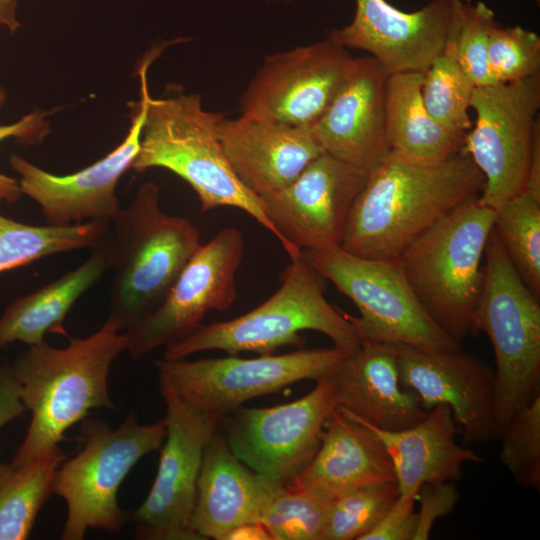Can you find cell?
<instances>
[{
  "instance_id": "obj_1",
  "label": "cell",
  "mask_w": 540,
  "mask_h": 540,
  "mask_svg": "<svg viewBox=\"0 0 540 540\" xmlns=\"http://www.w3.org/2000/svg\"><path fill=\"white\" fill-rule=\"evenodd\" d=\"M484 176L464 148L440 161L390 151L371 171L350 210L340 247L394 261L453 209L478 197Z\"/></svg>"
},
{
  "instance_id": "obj_2",
  "label": "cell",
  "mask_w": 540,
  "mask_h": 540,
  "mask_svg": "<svg viewBox=\"0 0 540 540\" xmlns=\"http://www.w3.org/2000/svg\"><path fill=\"white\" fill-rule=\"evenodd\" d=\"M125 350V332L107 318L95 333L71 339L65 347L42 341L21 352L11 365L31 420L10 462L25 464L60 448L65 432L92 409L116 411L108 378L112 363Z\"/></svg>"
},
{
  "instance_id": "obj_3",
  "label": "cell",
  "mask_w": 540,
  "mask_h": 540,
  "mask_svg": "<svg viewBox=\"0 0 540 540\" xmlns=\"http://www.w3.org/2000/svg\"><path fill=\"white\" fill-rule=\"evenodd\" d=\"M159 194L156 183L141 185L112 219L106 239L114 271L108 318L122 332L161 303L201 245L198 228L165 213Z\"/></svg>"
},
{
  "instance_id": "obj_4",
  "label": "cell",
  "mask_w": 540,
  "mask_h": 540,
  "mask_svg": "<svg viewBox=\"0 0 540 540\" xmlns=\"http://www.w3.org/2000/svg\"><path fill=\"white\" fill-rule=\"evenodd\" d=\"M224 114L202 107L199 94L179 93L147 99L140 147L132 169L142 173L165 168L187 182L197 194L201 210L241 209L280 242L282 239L264 212L259 196L234 173L218 136Z\"/></svg>"
},
{
  "instance_id": "obj_5",
  "label": "cell",
  "mask_w": 540,
  "mask_h": 540,
  "mask_svg": "<svg viewBox=\"0 0 540 540\" xmlns=\"http://www.w3.org/2000/svg\"><path fill=\"white\" fill-rule=\"evenodd\" d=\"M495 210L462 203L399 256L414 294L437 325L460 343L476 334L475 313L483 284L482 259Z\"/></svg>"
},
{
  "instance_id": "obj_6",
  "label": "cell",
  "mask_w": 540,
  "mask_h": 540,
  "mask_svg": "<svg viewBox=\"0 0 540 540\" xmlns=\"http://www.w3.org/2000/svg\"><path fill=\"white\" fill-rule=\"evenodd\" d=\"M290 261L279 289L266 301L234 319L200 324L189 335L167 346L163 359H184L208 350H221L228 355L273 354L283 346L301 345L300 332L305 330L323 333L348 353L357 350L360 342L344 312L331 305L323 294L322 277L302 252Z\"/></svg>"
},
{
  "instance_id": "obj_7",
  "label": "cell",
  "mask_w": 540,
  "mask_h": 540,
  "mask_svg": "<svg viewBox=\"0 0 540 540\" xmlns=\"http://www.w3.org/2000/svg\"><path fill=\"white\" fill-rule=\"evenodd\" d=\"M166 431L165 417L140 424L135 412L116 429L94 417L81 421L83 448L58 466L53 481V493L67 506L62 540H82L88 530H122L130 514L119 506V487L139 460L160 450Z\"/></svg>"
},
{
  "instance_id": "obj_8",
  "label": "cell",
  "mask_w": 540,
  "mask_h": 540,
  "mask_svg": "<svg viewBox=\"0 0 540 540\" xmlns=\"http://www.w3.org/2000/svg\"><path fill=\"white\" fill-rule=\"evenodd\" d=\"M475 313L495 356L496 439L512 415L540 396V301L510 262L494 228L485 251Z\"/></svg>"
},
{
  "instance_id": "obj_9",
  "label": "cell",
  "mask_w": 540,
  "mask_h": 540,
  "mask_svg": "<svg viewBox=\"0 0 540 540\" xmlns=\"http://www.w3.org/2000/svg\"><path fill=\"white\" fill-rule=\"evenodd\" d=\"M309 265L357 306L344 312L360 343L405 344L427 352L461 349L427 313L397 260L351 254L341 247L304 250Z\"/></svg>"
},
{
  "instance_id": "obj_10",
  "label": "cell",
  "mask_w": 540,
  "mask_h": 540,
  "mask_svg": "<svg viewBox=\"0 0 540 540\" xmlns=\"http://www.w3.org/2000/svg\"><path fill=\"white\" fill-rule=\"evenodd\" d=\"M347 354L334 346L255 358H162L154 364L159 383L189 404L223 418L255 397L278 393L299 381L328 378Z\"/></svg>"
},
{
  "instance_id": "obj_11",
  "label": "cell",
  "mask_w": 540,
  "mask_h": 540,
  "mask_svg": "<svg viewBox=\"0 0 540 540\" xmlns=\"http://www.w3.org/2000/svg\"><path fill=\"white\" fill-rule=\"evenodd\" d=\"M476 122L465 149L484 176L478 202L493 210L524 191L532 144L540 128V74L475 87Z\"/></svg>"
},
{
  "instance_id": "obj_12",
  "label": "cell",
  "mask_w": 540,
  "mask_h": 540,
  "mask_svg": "<svg viewBox=\"0 0 540 540\" xmlns=\"http://www.w3.org/2000/svg\"><path fill=\"white\" fill-rule=\"evenodd\" d=\"M159 387L166 437L152 487L130 520L140 540H200L192 524L197 481L205 447L222 417L189 404L166 384Z\"/></svg>"
},
{
  "instance_id": "obj_13",
  "label": "cell",
  "mask_w": 540,
  "mask_h": 540,
  "mask_svg": "<svg viewBox=\"0 0 540 540\" xmlns=\"http://www.w3.org/2000/svg\"><path fill=\"white\" fill-rule=\"evenodd\" d=\"M336 407L332 384L326 378L292 402L240 406L220 423L228 446L242 463L268 482L285 486L315 456L325 421Z\"/></svg>"
},
{
  "instance_id": "obj_14",
  "label": "cell",
  "mask_w": 540,
  "mask_h": 540,
  "mask_svg": "<svg viewBox=\"0 0 540 540\" xmlns=\"http://www.w3.org/2000/svg\"><path fill=\"white\" fill-rule=\"evenodd\" d=\"M243 252V235L235 227L201 244L161 303L125 331L130 357L138 360L167 347L193 332L208 311L230 308Z\"/></svg>"
},
{
  "instance_id": "obj_15",
  "label": "cell",
  "mask_w": 540,
  "mask_h": 540,
  "mask_svg": "<svg viewBox=\"0 0 540 540\" xmlns=\"http://www.w3.org/2000/svg\"><path fill=\"white\" fill-rule=\"evenodd\" d=\"M154 56L148 54L139 67L140 99L131 102V125L125 139L95 163L65 176L51 174L13 154L11 167L20 175L23 194L33 199L51 225H70L88 220L112 221L120 206L116 186L132 168L140 147L149 94L147 70Z\"/></svg>"
},
{
  "instance_id": "obj_16",
  "label": "cell",
  "mask_w": 540,
  "mask_h": 540,
  "mask_svg": "<svg viewBox=\"0 0 540 540\" xmlns=\"http://www.w3.org/2000/svg\"><path fill=\"white\" fill-rule=\"evenodd\" d=\"M368 172L322 153L285 187L261 196L289 257L340 247L353 203Z\"/></svg>"
},
{
  "instance_id": "obj_17",
  "label": "cell",
  "mask_w": 540,
  "mask_h": 540,
  "mask_svg": "<svg viewBox=\"0 0 540 540\" xmlns=\"http://www.w3.org/2000/svg\"><path fill=\"white\" fill-rule=\"evenodd\" d=\"M353 59L328 38L270 55L241 97L243 114L310 128L343 84Z\"/></svg>"
},
{
  "instance_id": "obj_18",
  "label": "cell",
  "mask_w": 540,
  "mask_h": 540,
  "mask_svg": "<svg viewBox=\"0 0 540 540\" xmlns=\"http://www.w3.org/2000/svg\"><path fill=\"white\" fill-rule=\"evenodd\" d=\"M463 0H432L404 12L386 0H356L351 23L328 39L343 48L368 52L390 74L424 73L447 47Z\"/></svg>"
},
{
  "instance_id": "obj_19",
  "label": "cell",
  "mask_w": 540,
  "mask_h": 540,
  "mask_svg": "<svg viewBox=\"0 0 540 540\" xmlns=\"http://www.w3.org/2000/svg\"><path fill=\"white\" fill-rule=\"evenodd\" d=\"M395 345L401 384L419 397L425 409L450 407L466 446L496 439L494 369L462 348L427 352Z\"/></svg>"
},
{
  "instance_id": "obj_20",
  "label": "cell",
  "mask_w": 540,
  "mask_h": 540,
  "mask_svg": "<svg viewBox=\"0 0 540 540\" xmlns=\"http://www.w3.org/2000/svg\"><path fill=\"white\" fill-rule=\"evenodd\" d=\"M387 77L373 57L353 59L333 100L310 127L325 153L366 172L389 154L385 118Z\"/></svg>"
},
{
  "instance_id": "obj_21",
  "label": "cell",
  "mask_w": 540,
  "mask_h": 540,
  "mask_svg": "<svg viewBox=\"0 0 540 540\" xmlns=\"http://www.w3.org/2000/svg\"><path fill=\"white\" fill-rule=\"evenodd\" d=\"M217 129L234 173L259 197L291 183L324 153L308 127L242 114L223 117Z\"/></svg>"
},
{
  "instance_id": "obj_22",
  "label": "cell",
  "mask_w": 540,
  "mask_h": 540,
  "mask_svg": "<svg viewBox=\"0 0 540 540\" xmlns=\"http://www.w3.org/2000/svg\"><path fill=\"white\" fill-rule=\"evenodd\" d=\"M327 379L337 407L383 430L409 428L429 412L413 391L402 386L393 343H360Z\"/></svg>"
},
{
  "instance_id": "obj_23",
  "label": "cell",
  "mask_w": 540,
  "mask_h": 540,
  "mask_svg": "<svg viewBox=\"0 0 540 540\" xmlns=\"http://www.w3.org/2000/svg\"><path fill=\"white\" fill-rule=\"evenodd\" d=\"M278 487L242 463L216 429L205 447L197 481L195 533L200 540H221L236 526L259 522Z\"/></svg>"
},
{
  "instance_id": "obj_24",
  "label": "cell",
  "mask_w": 540,
  "mask_h": 540,
  "mask_svg": "<svg viewBox=\"0 0 540 540\" xmlns=\"http://www.w3.org/2000/svg\"><path fill=\"white\" fill-rule=\"evenodd\" d=\"M383 481H396L384 444L369 427L336 407L325 421L315 456L287 485L334 499Z\"/></svg>"
},
{
  "instance_id": "obj_25",
  "label": "cell",
  "mask_w": 540,
  "mask_h": 540,
  "mask_svg": "<svg viewBox=\"0 0 540 540\" xmlns=\"http://www.w3.org/2000/svg\"><path fill=\"white\" fill-rule=\"evenodd\" d=\"M340 409L380 438L392 461L401 497L416 499L423 484L459 480L464 462H481L473 450L457 444L456 423L447 405L433 407L420 422L399 431L377 428Z\"/></svg>"
},
{
  "instance_id": "obj_26",
  "label": "cell",
  "mask_w": 540,
  "mask_h": 540,
  "mask_svg": "<svg viewBox=\"0 0 540 540\" xmlns=\"http://www.w3.org/2000/svg\"><path fill=\"white\" fill-rule=\"evenodd\" d=\"M107 268L105 240L75 269L11 301L0 315V350L16 341L28 346L44 341L46 333L62 324L76 301Z\"/></svg>"
},
{
  "instance_id": "obj_27",
  "label": "cell",
  "mask_w": 540,
  "mask_h": 540,
  "mask_svg": "<svg viewBox=\"0 0 540 540\" xmlns=\"http://www.w3.org/2000/svg\"><path fill=\"white\" fill-rule=\"evenodd\" d=\"M423 73L390 74L385 88L386 131L391 151L425 161L447 159L465 148L466 136L441 126L424 105Z\"/></svg>"
},
{
  "instance_id": "obj_28",
  "label": "cell",
  "mask_w": 540,
  "mask_h": 540,
  "mask_svg": "<svg viewBox=\"0 0 540 540\" xmlns=\"http://www.w3.org/2000/svg\"><path fill=\"white\" fill-rule=\"evenodd\" d=\"M65 459L58 448L21 465L0 462V540L29 538L53 493L55 472Z\"/></svg>"
},
{
  "instance_id": "obj_29",
  "label": "cell",
  "mask_w": 540,
  "mask_h": 540,
  "mask_svg": "<svg viewBox=\"0 0 540 540\" xmlns=\"http://www.w3.org/2000/svg\"><path fill=\"white\" fill-rule=\"evenodd\" d=\"M111 221L88 220L70 225L34 226L0 213V273L30 264L43 257L100 246Z\"/></svg>"
},
{
  "instance_id": "obj_30",
  "label": "cell",
  "mask_w": 540,
  "mask_h": 540,
  "mask_svg": "<svg viewBox=\"0 0 540 540\" xmlns=\"http://www.w3.org/2000/svg\"><path fill=\"white\" fill-rule=\"evenodd\" d=\"M510 262L540 299V200L523 191L495 211L493 226Z\"/></svg>"
},
{
  "instance_id": "obj_31",
  "label": "cell",
  "mask_w": 540,
  "mask_h": 540,
  "mask_svg": "<svg viewBox=\"0 0 540 540\" xmlns=\"http://www.w3.org/2000/svg\"><path fill=\"white\" fill-rule=\"evenodd\" d=\"M474 88L454 55L450 38L444 52L423 73L424 105L445 129L466 136L472 128L468 109Z\"/></svg>"
},
{
  "instance_id": "obj_32",
  "label": "cell",
  "mask_w": 540,
  "mask_h": 540,
  "mask_svg": "<svg viewBox=\"0 0 540 540\" xmlns=\"http://www.w3.org/2000/svg\"><path fill=\"white\" fill-rule=\"evenodd\" d=\"M332 500L291 485L280 486L259 522L272 540H323Z\"/></svg>"
},
{
  "instance_id": "obj_33",
  "label": "cell",
  "mask_w": 540,
  "mask_h": 540,
  "mask_svg": "<svg viewBox=\"0 0 540 540\" xmlns=\"http://www.w3.org/2000/svg\"><path fill=\"white\" fill-rule=\"evenodd\" d=\"M400 495L396 481L366 484L331 502L323 540H361L391 510Z\"/></svg>"
},
{
  "instance_id": "obj_34",
  "label": "cell",
  "mask_w": 540,
  "mask_h": 540,
  "mask_svg": "<svg viewBox=\"0 0 540 540\" xmlns=\"http://www.w3.org/2000/svg\"><path fill=\"white\" fill-rule=\"evenodd\" d=\"M497 439L499 459L516 483L540 490V396L516 411Z\"/></svg>"
},
{
  "instance_id": "obj_35",
  "label": "cell",
  "mask_w": 540,
  "mask_h": 540,
  "mask_svg": "<svg viewBox=\"0 0 540 540\" xmlns=\"http://www.w3.org/2000/svg\"><path fill=\"white\" fill-rule=\"evenodd\" d=\"M490 84L510 83L540 74V37L520 26H492L488 44Z\"/></svg>"
},
{
  "instance_id": "obj_36",
  "label": "cell",
  "mask_w": 540,
  "mask_h": 540,
  "mask_svg": "<svg viewBox=\"0 0 540 540\" xmlns=\"http://www.w3.org/2000/svg\"><path fill=\"white\" fill-rule=\"evenodd\" d=\"M494 12L483 2H463L451 36L454 55L475 87L490 85L488 44Z\"/></svg>"
},
{
  "instance_id": "obj_37",
  "label": "cell",
  "mask_w": 540,
  "mask_h": 540,
  "mask_svg": "<svg viewBox=\"0 0 540 540\" xmlns=\"http://www.w3.org/2000/svg\"><path fill=\"white\" fill-rule=\"evenodd\" d=\"M51 113L35 110L12 124L0 125V142L8 138L33 145L41 142L49 132L46 116ZM22 195L19 181L0 173V201L13 204Z\"/></svg>"
},
{
  "instance_id": "obj_38",
  "label": "cell",
  "mask_w": 540,
  "mask_h": 540,
  "mask_svg": "<svg viewBox=\"0 0 540 540\" xmlns=\"http://www.w3.org/2000/svg\"><path fill=\"white\" fill-rule=\"evenodd\" d=\"M417 496L421 506L413 540H427L438 517L449 514L459 500V492L453 481L423 484Z\"/></svg>"
},
{
  "instance_id": "obj_39",
  "label": "cell",
  "mask_w": 540,
  "mask_h": 540,
  "mask_svg": "<svg viewBox=\"0 0 540 540\" xmlns=\"http://www.w3.org/2000/svg\"><path fill=\"white\" fill-rule=\"evenodd\" d=\"M414 502L399 495L391 510L361 540H413L418 522Z\"/></svg>"
},
{
  "instance_id": "obj_40",
  "label": "cell",
  "mask_w": 540,
  "mask_h": 540,
  "mask_svg": "<svg viewBox=\"0 0 540 540\" xmlns=\"http://www.w3.org/2000/svg\"><path fill=\"white\" fill-rule=\"evenodd\" d=\"M26 408L11 362L0 355V430L21 417Z\"/></svg>"
},
{
  "instance_id": "obj_41",
  "label": "cell",
  "mask_w": 540,
  "mask_h": 540,
  "mask_svg": "<svg viewBox=\"0 0 540 540\" xmlns=\"http://www.w3.org/2000/svg\"><path fill=\"white\" fill-rule=\"evenodd\" d=\"M524 191L540 200V128L534 136Z\"/></svg>"
},
{
  "instance_id": "obj_42",
  "label": "cell",
  "mask_w": 540,
  "mask_h": 540,
  "mask_svg": "<svg viewBox=\"0 0 540 540\" xmlns=\"http://www.w3.org/2000/svg\"><path fill=\"white\" fill-rule=\"evenodd\" d=\"M221 540H272V537L260 522H250L229 530Z\"/></svg>"
},
{
  "instance_id": "obj_43",
  "label": "cell",
  "mask_w": 540,
  "mask_h": 540,
  "mask_svg": "<svg viewBox=\"0 0 540 540\" xmlns=\"http://www.w3.org/2000/svg\"><path fill=\"white\" fill-rule=\"evenodd\" d=\"M18 1L0 0V26L7 27L10 33H14L21 27L16 18Z\"/></svg>"
},
{
  "instance_id": "obj_44",
  "label": "cell",
  "mask_w": 540,
  "mask_h": 540,
  "mask_svg": "<svg viewBox=\"0 0 540 540\" xmlns=\"http://www.w3.org/2000/svg\"><path fill=\"white\" fill-rule=\"evenodd\" d=\"M6 101V92L4 89L0 86V109L2 108L3 104Z\"/></svg>"
},
{
  "instance_id": "obj_45",
  "label": "cell",
  "mask_w": 540,
  "mask_h": 540,
  "mask_svg": "<svg viewBox=\"0 0 540 540\" xmlns=\"http://www.w3.org/2000/svg\"><path fill=\"white\" fill-rule=\"evenodd\" d=\"M534 1H535V2H537V3H539V2H540V0H534Z\"/></svg>"
}]
</instances>
